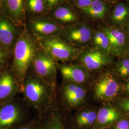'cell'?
<instances>
[{
  "instance_id": "6da1fadb",
  "label": "cell",
  "mask_w": 129,
  "mask_h": 129,
  "mask_svg": "<svg viewBox=\"0 0 129 129\" xmlns=\"http://www.w3.org/2000/svg\"><path fill=\"white\" fill-rule=\"evenodd\" d=\"M58 92L48 86L30 68L21 87L24 101L36 115L46 110L54 103Z\"/></svg>"
},
{
  "instance_id": "7a4b0ae2",
  "label": "cell",
  "mask_w": 129,
  "mask_h": 129,
  "mask_svg": "<svg viewBox=\"0 0 129 129\" xmlns=\"http://www.w3.org/2000/svg\"><path fill=\"white\" fill-rule=\"evenodd\" d=\"M39 46L35 38L24 28L14 47L11 70L21 87L28 71L31 68Z\"/></svg>"
},
{
  "instance_id": "3957f363",
  "label": "cell",
  "mask_w": 129,
  "mask_h": 129,
  "mask_svg": "<svg viewBox=\"0 0 129 129\" xmlns=\"http://www.w3.org/2000/svg\"><path fill=\"white\" fill-rule=\"evenodd\" d=\"M30 110L23 97L1 103L0 129H13L30 121Z\"/></svg>"
},
{
  "instance_id": "277c9868",
  "label": "cell",
  "mask_w": 129,
  "mask_h": 129,
  "mask_svg": "<svg viewBox=\"0 0 129 129\" xmlns=\"http://www.w3.org/2000/svg\"><path fill=\"white\" fill-rule=\"evenodd\" d=\"M38 46L57 63H67L74 60L80 54V49L67 43L57 36L35 39Z\"/></svg>"
},
{
  "instance_id": "5b68a950",
  "label": "cell",
  "mask_w": 129,
  "mask_h": 129,
  "mask_svg": "<svg viewBox=\"0 0 129 129\" xmlns=\"http://www.w3.org/2000/svg\"><path fill=\"white\" fill-rule=\"evenodd\" d=\"M59 92L54 103L40 113L36 115L37 129H69L68 120Z\"/></svg>"
},
{
  "instance_id": "8992f818",
  "label": "cell",
  "mask_w": 129,
  "mask_h": 129,
  "mask_svg": "<svg viewBox=\"0 0 129 129\" xmlns=\"http://www.w3.org/2000/svg\"><path fill=\"white\" fill-rule=\"evenodd\" d=\"M57 62L39 46L31 68L42 80L55 90L57 85Z\"/></svg>"
},
{
  "instance_id": "52a82bcc",
  "label": "cell",
  "mask_w": 129,
  "mask_h": 129,
  "mask_svg": "<svg viewBox=\"0 0 129 129\" xmlns=\"http://www.w3.org/2000/svg\"><path fill=\"white\" fill-rule=\"evenodd\" d=\"M17 27L10 19L0 13V46L11 55L21 32Z\"/></svg>"
},
{
  "instance_id": "ba28073f",
  "label": "cell",
  "mask_w": 129,
  "mask_h": 129,
  "mask_svg": "<svg viewBox=\"0 0 129 129\" xmlns=\"http://www.w3.org/2000/svg\"><path fill=\"white\" fill-rule=\"evenodd\" d=\"M63 104L74 108L82 104L85 100L87 92L81 85L71 82H63L58 89Z\"/></svg>"
},
{
  "instance_id": "9c48e42d",
  "label": "cell",
  "mask_w": 129,
  "mask_h": 129,
  "mask_svg": "<svg viewBox=\"0 0 129 129\" xmlns=\"http://www.w3.org/2000/svg\"><path fill=\"white\" fill-rule=\"evenodd\" d=\"M21 93V87L14 75L10 69L0 71V104L9 102Z\"/></svg>"
},
{
  "instance_id": "30bf717a",
  "label": "cell",
  "mask_w": 129,
  "mask_h": 129,
  "mask_svg": "<svg viewBox=\"0 0 129 129\" xmlns=\"http://www.w3.org/2000/svg\"><path fill=\"white\" fill-rule=\"evenodd\" d=\"M30 27L35 39L52 36H58L62 32L60 24L55 20L45 17H37L32 19Z\"/></svg>"
},
{
  "instance_id": "8fae6325",
  "label": "cell",
  "mask_w": 129,
  "mask_h": 129,
  "mask_svg": "<svg viewBox=\"0 0 129 129\" xmlns=\"http://www.w3.org/2000/svg\"><path fill=\"white\" fill-rule=\"evenodd\" d=\"M25 0H2L0 13L20 26L25 17Z\"/></svg>"
},
{
  "instance_id": "7c38bea8",
  "label": "cell",
  "mask_w": 129,
  "mask_h": 129,
  "mask_svg": "<svg viewBox=\"0 0 129 129\" xmlns=\"http://www.w3.org/2000/svg\"><path fill=\"white\" fill-rule=\"evenodd\" d=\"M57 67L63 79V82H71L80 85L85 83L88 79L87 69L82 66L67 63H57Z\"/></svg>"
},
{
  "instance_id": "4fadbf2b",
  "label": "cell",
  "mask_w": 129,
  "mask_h": 129,
  "mask_svg": "<svg viewBox=\"0 0 129 129\" xmlns=\"http://www.w3.org/2000/svg\"><path fill=\"white\" fill-rule=\"evenodd\" d=\"M79 62L81 66L89 70L100 69L107 64L109 58L104 52L99 49H89L80 53Z\"/></svg>"
},
{
  "instance_id": "5bb4252c",
  "label": "cell",
  "mask_w": 129,
  "mask_h": 129,
  "mask_svg": "<svg viewBox=\"0 0 129 129\" xmlns=\"http://www.w3.org/2000/svg\"><path fill=\"white\" fill-rule=\"evenodd\" d=\"M119 89V84L114 78L106 76L101 78L95 87V94L100 99H110L114 97Z\"/></svg>"
},
{
  "instance_id": "9a60e30c",
  "label": "cell",
  "mask_w": 129,
  "mask_h": 129,
  "mask_svg": "<svg viewBox=\"0 0 129 129\" xmlns=\"http://www.w3.org/2000/svg\"><path fill=\"white\" fill-rule=\"evenodd\" d=\"M64 35L67 40L75 44H84L89 41L92 33L90 28L85 24L78 25L65 30Z\"/></svg>"
},
{
  "instance_id": "2e32d148",
  "label": "cell",
  "mask_w": 129,
  "mask_h": 129,
  "mask_svg": "<svg viewBox=\"0 0 129 129\" xmlns=\"http://www.w3.org/2000/svg\"><path fill=\"white\" fill-rule=\"evenodd\" d=\"M103 31L108 37L112 50L118 52L123 48L126 41L124 33L117 29L109 28H104Z\"/></svg>"
},
{
  "instance_id": "e0dca14e",
  "label": "cell",
  "mask_w": 129,
  "mask_h": 129,
  "mask_svg": "<svg viewBox=\"0 0 129 129\" xmlns=\"http://www.w3.org/2000/svg\"><path fill=\"white\" fill-rule=\"evenodd\" d=\"M53 12V16L58 23H72L77 20V16L74 11L68 6L58 5Z\"/></svg>"
},
{
  "instance_id": "ac0fdd59",
  "label": "cell",
  "mask_w": 129,
  "mask_h": 129,
  "mask_svg": "<svg viewBox=\"0 0 129 129\" xmlns=\"http://www.w3.org/2000/svg\"><path fill=\"white\" fill-rule=\"evenodd\" d=\"M97 113L91 110H86L78 113L74 118V122L79 129L91 126L97 120Z\"/></svg>"
},
{
  "instance_id": "d6986e66",
  "label": "cell",
  "mask_w": 129,
  "mask_h": 129,
  "mask_svg": "<svg viewBox=\"0 0 129 129\" xmlns=\"http://www.w3.org/2000/svg\"><path fill=\"white\" fill-rule=\"evenodd\" d=\"M82 11L90 17L103 19L107 12V8L105 3L102 0H93L91 5Z\"/></svg>"
},
{
  "instance_id": "ffe728a7",
  "label": "cell",
  "mask_w": 129,
  "mask_h": 129,
  "mask_svg": "<svg viewBox=\"0 0 129 129\" xmlns=\"http://www.w3.org/2000/svg\"><path fill=\"white\" fill-rule=\"evenodd\" d=\"M120 118V114L115 109L111 108H102L97 113V122L100 124L111 123Z\"/></svg>"
},
{
  "instance_id": "44dd1931",
  "label": "cell",
  "mask_w": 129,
  "mask_h": 129,
  "mask_svg": "<svg viewBox=\"0 0 129 129\" xmlns=\"http://www.w3.org/2000/svg\"><path fill=\"white\" fill-rule=\"evenodd\" d=\"M129 15V6L121 3L116 5L112 14L111 19L114 23L120 24L124 22Z\"/></svg>"
},
{
  "instance_id": "7402d4cb",
  "label": "cell",
  "mask_w": 129,
  "mask_h": 129,
  "mask_svg": "<svg viewBox=\"0 0 129 129\" xmlns=\"http://www.w3.org/2000/svg\"><path fill=\"white\" fill-rule=\"evenodd\" d=\"M93 43L99 48L106 51H112L110 42L105 33L98 31L93 37Z\"/></svg>"
},
{
  "instance_id": "603a6c76",
  "label": "cell",
  "mask_w": 129,
  "mask_h": 129,
  "mask_svg": "<svg viewBox=\"0 0 129 129\" xmlns=\"http://www.w3.org/2000/svg\"><path fill=\"white\" fill-rule=\"evenodd\" d=\"M27 9L33 14H41L45 12L46 8L45 0H26Z\"/></svg>"
},
{
  "instance_id": "cb8c5ba5",
  "label": "cell",
  "mask_w": 129,
  "mask_h": 129,
  "mask_svg": "<svg viewBox=\"0 0 129 129\" xmlns=\"http://www.w3.org/2000/svg\"><path fill=\"white\" fill-rule=\"evenodd\" d=\"M11 55L0 46V71L5 69Z\"/></svg>"
},
{
  "instance_id": "d4e9b609",
  "label": "cell",
  "mask_w": 129,
  "mask_h": 129,
  "mask_svg": "<svg viewBox=\"0 0 129 129\" xmlns=\"http://www.w3.org/2000/svg\"><path fill=\"white\" fill-rule=\"evenodd\" d=\"M119 72L122 77L129 76V60L125 59L119 67Z\"/></svg>"
},
{
  "instance_id": "484cf974",
  "label": "cell",
  "mask_w": 129,
  "mask_h": 129,
  "mask_svg": "<svg viewBox=\"0 0 129 129\" xmlns=\"http://www.w3.org/2000/svg\"><path fill=\"white\" fill-rule=\"evenodd\" d=\"M13 129H37L35 120L34 118L27 123L19 125Z\"/></svg>"
},
{
  "instance_id": "4316f807",
  "label": "cell",
  "mask_w": 129,
  "mask_h": 129,
  "mask_svg": "<svg viewBox=\"0 0 129 129\" xmlns=\"http://www.w3.org/2000/svg\"><path fill=\"white\" fill-rule=\"evenodd\" d=\"M93 0H76L77 6L82 11L87 8L91 5Z\"/></svg>"
},
{
  "instance_id": "83f0119b",
  "label": "cell",
  "mask_w": 129,
  "mask_h": 129,
  "mask_svg": "<svg viewBox=\"0 0 129 129\" xmlns=\"http://www.w3.org/2000/svg\"><path fill=\"white\" fill-rule=\"evenodd\" d=\"M46 4L47 9H52L55 8L56 6L63 1V0H45Z\"/></svg>"
},
{
  "instance_id": "f1b7e54d",
  "label": "cell",
  "mask_w": 129,
  "mask_h": 129,
  "mask_svg": "<svg viewBox=\"0 0 129 129\" xmlns=\"http://www.w3.org/2000/svg\"><path fill=\"white\" fill-rule=\"evenodd\" d=\"M114 129H129V121L126 120H121L116 125Z\"/></svg>"
},
{
  "instance_id": "f546056e",
  "label": "cell",
  "mask_w": 129,
  "mask_h": 129,
  "mask_svg": "<svg viewBox=\"0 0 129 129\" xmlns=\"http://www.w3.org/2000/svg\"><path fill=\"white\" fill-rule=\"evenodd\" d=\"M121 106L122 108L125 111H129V99L123 102L121 104Z\"/></svg>"
},
{
  "instance_id": "4dcf8cb0",
  "label": "cell",
  "mask_w": 129,
  "mask_h": 129,
  "mask_svg": "<svg viewBox=\"0 0 129 129\" xmlns=\"http://www.w3.org/2000/svg\"><path fill=\"white\" fill-rule=\"evenodd\" d=\"M127 90L128 92L129 93V81L128 84H127Z\"/></svg>"
},
{
  "instance_id": "1f68e13d",
  "label": "cell",
  "mask_w": 129,
  "mask_h": 129,
  "mask_svg": "<svg viewBox=\"0 0 129 129\" xmlns=\"http://www.w3.org/2000/svg\"><path fill=\"white\" fill-rule=\"evenodd\" d=\"M127 26H128V31L129 32V20L128 22V23H127Z\"/></svg>"
},
{
  "instance_id": "d6a6232c",
  "label": "cell",
  "mask_w": 129,
  "mask_h": 129,
  "mask_svg": "<svg viewBox=\"0 0 129 129\" xmlns=\"http://www.w3.org/2000/svg\"><path fill=\"white\" fill-rule=\"evenodd\" d=\"M1 3H2V0H0V12H1Z\"/></svg>"
},
{
  "instance_id": "836d02e7",
  "label": "cell",
  "mask_w": 129,
  "mask_h": 129,
  "mask_svg": "<svg viewBox=\"0 0 129 129\" xmlns=\"http://www.w3.org/2000/svg\"><path fill=\"white\" fill-rule=\"evenodd\" d=\"M110 1H115V0H110Z\"/></svg>"
}]
</instances>
